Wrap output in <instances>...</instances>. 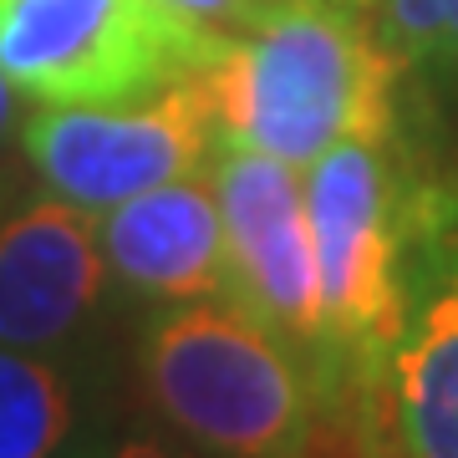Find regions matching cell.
Segmentation results:
<instances>
[{
    "instance_id": "cell-1",
    "label": "cell",
    "mask_w": 458,
    "mask_h": 458,
    "mask_svg": "<svg viewBox=\"0 0 458 458\" xmlns=\"http://www.w3.org/2000/svg\"><path fill=\"white\" fill-rule=\"evenodd\" d=\"M403 72L357 0H280L250 31L229 36L199 82L214 113V148L311 168L346 138H397Z\"/></svg>"
},
{
    "instance_id": "cell-2",
    "label": "cell",
    "mask_w": 458,
    "mask_h": 458,
    "mask_svg": "<svg viewBox=\"0 0 458 458\" xmlns=\"http://www.w3.org/2000/svg\"><path fill=\"white\" fill-rule=\"evenodd\" d=\"M138 377L153 412L214 458H301L327 403L306 352L225 295L153 316Z\"/></svg>"
},
{
    "instance_id": "cell-3",
    "label": "cell",
    "mask_w": 458,
    "mask_h": 458,
    "mask_svg": "<svg viewBox=\"0 0 458 458\" xmlns=\"http://www.w3.org/2000/svg\"><path fill=\"white\" fill-rule=\"evenodd\" d=\"M393 143L397 138H346L301 179L321 280V397L367 372L403 321L428 183L412 179Z\"/></svg>"
},
{
    "instance_id": "cell-4",
    "label": "cell",
    "mask_w": 458,
    "mask_h": 458,
    "mask_svg": "<svg viewBox=\"0 0 458 458\" xmlns=\"http://www.w3.org/2000/svg\"><path fill=\"white\" fill-rule=\"evenodd\" d=\"M225 41L164 0H0V72L41 107L138 102L219 62Z\"/></svg>"
},
{
    "instance_id": "cell-5",
    "label": "cell",
    "mask_w": 458,
    "mask_h": 458,
    "mask_svg": "<svg viewBox=\"0 0 458 458\" xmlns=\"http://www.w3.org/2000/svg\"><path fill=\"white\" fill-rule=\"evenodd\" d=\"M16 143L51 199L107 214L123 199L189 179L209 164L214 113L199 72H189L138 102L41 107L21 117Z\"/></svg>"
},
{
    "instance_id": "cell-6",
    "label": "cell",
    "mask_w": 458,
    "mask_h": 458,
    "mask_svg": "<svg viewBox=\"0 0 458 458\" xmlns=\"http://www.w3.org/2000/svg\"><path fill=\"white\" fill-rule=\"evenodd\" d=\"M331 397L352 403L397 458H458V245L443 189L423 199L393 342Z\"/></svg>"
},
{
    "instance_id": "cell-7",
    "label": "cell",
    "mask_w": 458,
    "mask_h": 458,
    "mask_svg": "<svg viewBox=\"0 0 458 458\" xmlns=\"http://www.w3.org/2000/svg\"><path fill=\"white\" fill-rule=\"evenodd\" d=\"M209 183L225 225V301L321 361V280L301 168L250 148H214Z\"/></svg>"
},
{
    "instance_id": "cell-8",
    "label": "cell",
    "mask_w": 458,
    "mask_h": 458,
    "mask_svg": "<svg viewBox=\"0 0 458 458\" xmlns=\"http://www.w3.org/2000/svg\"><path fill=\"white\" fill-rule=\"evenodd\" d=\"M107 291L98 214L36 199L0 219V346L51 352L72 342Z\"/></svg>"
},
{
    "instance_id": "cell-9",
    "label": "cell",
    "mask_w": 458,
    "mask_h": 458,
    "mask_svg": "<svg viewBox=\"0 0 458 458\" xmlns=\"http://www.w3.org/2000/svg\"><path fill=\"white\" fill-rule=\"evenodd\" d=\"M98 245L107 276L138 301L174 306L225 295V225L209 164L98 214Z\"/></svg>"
},
{
    "instance_id": "cell-10",
    "label": "cell",
    "mask_w": 458,
    "mask_h": 458,
    "mask_svg": "<svg viewBox=\"0 0 458 458\" xmlns=\"http://www.w3.org/2000/svg\"><path fill=\"white\" fill-rule=\"evenodd\" d=\"M77 393L41 352L0 346V458H66Z\"/></svg>"
},
{
    "instance_id": "cell-11",
    "label": "cell",
    "mask_w": 458,
    "mask_h": 458,
    "mask_svg": "<svg viewBox=\"0 0 458 458\" xmlns=\"http://www.w3.org/2000/svg\"><path fill=\"white\" fill-rule=\"evenodd\" d=\"M408 72L458 82V0H357Z\"/></svg>"
},
{
    "instance_id": "cell-12",
    "label": "cell",
    "mask_w": 458,
    "mask_h": 458,
    "mask_svg": "<svg viewBox=\"0 0 458 458\" xmlns=\"http://www.w3.org/2000/svg\"><path fill=\"white\" fill-rule=\"evenodd\" d=\"M301 458H397V448L387 438H377L372 423H367L352 403L331 397V403H321L316 433H311V443L301 448Z\"/></svg>"
},
{
    "instance_id": "cell-13",
    "label": "cell",
    "mask_w": 458,
    "mask_h": 458,
    "mask_svg": "<svg viewBox=\"0 0 458 458\" xmlns=\"http://www.w3.org/2000/svg\"><path fill=\"white\" fill-rule=\"evenodd\" d=\"M164 5H174L179 16L199 21L204 31L240 36V31H250L260 16H270L280 0H164Z\"/></svg>"
},
{
    "instance_id": "cell-14",
    "label": "cell",
    "mask_w": 458,
    "mask_h": 458,
    "mask_svg": "<svg viewBox=\"0 0 458 458\" xmlns=\"http://www.w3.org/2000/svg\"><path fill=\"white\" fill-rule=\"evenodd\" d=\"M87 458H189V454H179V448H168V443H158V438L132 433V438H117V443H107V448H98V454H87Z\"/></svg>"
},
{
    "instance_id": "cell-15",
    "label": "cell",
    "mask_w": 458,
    "mask_h": 458,
    "mask_svg": "<svg viewBox=\"0 0 458 458\" xmlns=\"http://www.w3.org/2000/svg\"><path fill=\"white\" fill-rule=\"evenodd\" d=\"M21 117H26V113H21V92H16V82L0 72V148L21 132Z\"/></svg>"
},
{
    "instance_id": "cell-16",
    "label": "cell",
    "mask_w": 458,
    "mask_h": 458,
    "mask_svg": "<svg viewBox=\"0 0 458 458\" xmlns=\"http://www.w3.org/2000/svg\"><path fill=\"white\" fill-rule=\"evenodd\" d=\"M16 194V179H11V174H5V168H0V214H5V199Z\"/></svg>"
},
{
    "instance_id": "cell-17",
    "label": "cell",
    "mask_w": 458,
    "mask_h": 458,
    "mask_svg": "<svg viewBox=\"0 0 458 458\" xmlns=\"http://www.w3.org/2000/svg\"><path fill=\"white\" fill-rule=\"evenodd\" d=\"M448 225H454V245H458V194H448Z\"/></svg>"
}]
</instances>
